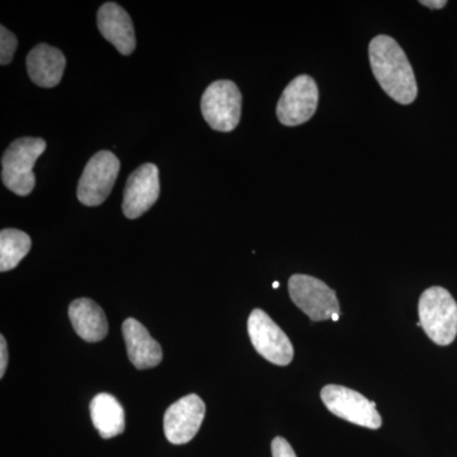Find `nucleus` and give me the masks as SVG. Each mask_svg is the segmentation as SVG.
Here are the masks:
<instances>
[{
    "mask_svg": "<svg viewBox=\"0 0 457 457\" xmlns=\"http://www.w3.org/2000/svg\"><path fill=\"white\" fill-rule=\"evenodd\" d=\"M248 333L255 351L273 365L287 366L294 359L290 338L266 312L254 309L248 319Z\"/></svg>",
    "mask_w": 457,
    "mask_h": 457,
    "instance_id": "nucleus-7",
    "label": "nucleus"
},
{
    "mask_svg": "<svg viewBox=\"0 0 457 457\" xmlns=\"http://www.w3.org/2000/svg\"><path fill=\"white\" fill-rule=\"evenodd\" d=\"M370 64L384 92L400 104L416 101L418 87L413 68L398 42L390 36H376L370 42Z\"/></svg>",
    "mask_w": 457,
    "mask_h": 457,
    "instance_id": "nucleus-1",
    "label": "nucleus"
},
{
    "mask_svg": "<svg viewBox=\"0 0 457 457\" xmlns=\"http://www.w3.org/2000/svg\"><path fill=\"white\" fill-rule=\"evenodd\" d=\"M288 293L295 305L312 321H323L341 314L336 291L319 278L294 275L288 279Z\"/></svg>",
    "mask_w": 457,
    "mask_h": 457,
    "instance_id": "nucleus-5",
    "label": "nucleus"
},
{
    "mask_svg": "<svg viewBox=\"0 0 457 457\" xmlns=\"http://www.w3.org/2000/svg\"><path fill=\"white\" fill-rule=\"evenodd\" d=\"M32 242L29 234L17 228H4L0 233V270L16 269L20 262L29 254Z\"/></svg>",
    "mask_w": 457,
    "mask_h": 457,
    "instance_id": "nucleus-17",
    "label": "nucleus"
},
{
    "mask_svg": "<svg viewBox=\"0 0 457 457\" xmlns=\"http://www.w3.org/2000/svg\"><path fill=\"white\" fill-rule=\"evenodd\" d=\"M420 4L431 9H442L447 4L446 0H422Z\"/></svg>",
    "mask_w": 457,
    "mask_h": 457,
    "instance_id": "nucleus-21",
    "label": "nucleus"
},
{
    "mask_svg": "<svg viewBox=\"0 0 457 457\" xmlns=\"http://www.w3.org/2000/svg\"><path fill=\"white\" fill-rule=\"evenodd\" d=\"M420 323L438 345H449L457 336V303L446 288L433 286L420 295Z\"/></svg>",
    "mask_w": 457,
    "mask_h": 457,
    "instance_id": "nucleus-2",
    "label": "nucleus"
},
{
    "mask_svg": "<svg viewBox=\"0 0 457 457\" xmlns=\"http://www.w3.org/2000/svg\"><path fill=\"white\" fill-rule=\"evenodd\" d=\"M161 194L159 170L155 164L140 165L126 183L122 210L128 219H137L152 209Z\"/></svg>",
    "mask_w": 457,
    "mask_h": 457,
    "instance_id": "nucleus-11",
    "label": "nucleus"
},
{
    "mask_svg": "<svg viewBox=\"0 0 457 457\" xmlns=\"http://www.w3.org/2000/svg\"><path fill=\"white\" fill-rule=\"evenodd\" d=\"M270 449L273 457H297L291 445L284 437H276Z\"/></svg>",
    "mask_w": 457,
    "mask_h": 457,
    "instance_id": "nucleus-19",
    "label": "nucleus"
},
{
    "mask_svg": "<svg viewBox=\"0 0 457 457\" xmlns=\"http://www.w3.org/2000/svg\"><path fill=\"white\" fill-rule=\"evenodd\" d=\"M99 32L122 55H130L137 47L134 25L128 12L117 3H106L97 14Z\"/></svg>",
    "mask_w": 457,
    "mask_h": 457,
    "instance_id": "nucleus-12",
    "label": "nucleus"
},
{
    "mask_svg": "<svg viewBox=\"0 0 457 457\" xmlns=\"http://www.w3.org/2000/svg\"><path fill=\"white\" fill-rule=\"evenodd\" d=\"M26 64L33 83L42 88H53L62 80L66 59L56 47L40 44L29 51Z\"/></svg>",
    "mask_w": 457,
    "mask_h": 457,
    "instance_id": "nucleus-14",
    "label": "nucleus"
},
{
    "mask_svg": "<svg viewBox=\"0 0 457 457\" xmlns=\"http://www.w3.org/2000/svg\"><path fill=\"white\" fill-rule=\"evenodd\" d=\"M69 318L77 335L86 342H101L108 335L106 314L93 300H74L69 306Z\"/></svg>",
    "mask_w": 457,
    "mask_h": 457,
    "instance_id": "nucleus-15",
    "label": "nucleus"
},
{
    "mask_svg": "<svg viewBox=\"0 0 457 457\" xmlns=\"http://www.w3.org/2000/svg\"><path fill=\"white\" fill-rule=\"evenodd\" d=\"M120 171V161L113 153L102 150L90 158L79 183L78 198L86 206H98L110 196Z\"/></svg>",
    "mask_w": 457,
    "mask_h": 457,
    "instance_id": "nucleus-8",
    "label": "nucleus"
},
{
    "mask_svg": "<svg viewBox=\"0 0 457 457\" xmlns=\"http://www.w3.org/2000/svg\"><path fill=\"white\" fill-rule=\"evenodd\" d=\"M8 366V347L4 336H0V378H4Z\"/></svg>",
    "mask_w": 457,
    "mask_h": 457,
    "instance_id": "nucleus-20",
    "label": "nucleus"
},
{
    "mask_svg": "<svg viewBox=\"0 0 457 457\" xmlns=\"http://www.w3.org/2000/svg\"><path fill=\"white\" fill-rule=\"evenodd\" d=\"M93 426L102 438H112L125 431V411L119 400L108 393H101L89 405Z\"/></svg>",
    "mask_w": 457,
    "mask_h": 457,
    "instance_id": "nucleus-16",
    "label": "nucleus"
},
{
    "mask_svg": "<svg viewBox=\"0 0 457 457\" xmlns=\"http://www.w3.org/2000/svg\"><path fill=\"white\" fill-rule=\"evenodd\" d=\"M320 398L330 413L347 422L370 429L383 426L375 403L354 390L341 385H327L321 389Z\"/></svg>",
    "mask_w": 457,
    "mask_h": 457,
    "instance_id": "nucleus-6",
    "label": "nucleus"
},
{
    "mask_svg": "<svg viewBox=\"0 0 457 457\" xmlns=\"http://www.w3.org/2000/svg\"><path fill=\"white\" fill-rule=\"evenodd\" d=\"M272 286H273V288H278L279 287V282L275 281V282H273Z\"/></svg>",
    "mask_w": 457,
    "mask_h": 457,
    "instance_id": "nucleus-22",
    "label": "nucleus"
},
{
    "mask_svg": "<svg viewBox=\"0 0 457 457\" xmlns=\"http://www.w3.org/2000/svg\"><path fill=\"white\" fill-rule=\"evenodd\" d=\"M17 38L4 26L0 27V64L8 65L17 50Z\"/></svg>",
    "mask_w": 457,
    "mask_h": 457,
    "instance_id": "nucleus-18",
    "label": "nucleus"
},
{
    "mask_svg": "<svg viewBox=\"0 0 457 457\" xmlns=\"http://www.w3.org/2000/svg\"><path fill=\"white\" fill-rule=\"evenodd\" d=\"M122 335L132 365L137 370L155 368L163 359L161 345L137 319L123 321Z\"/></svg>",
    "mask_w": 457,
    "mask_h": 457,
    "instance_id": "nucleus-13",
    "label": "nucleus"
},
{
    "mask_svg": "<svg viewBox=\"0 0 457 457\" xmlns=\"http://www.w3.org/2000/svg\"><path fill=\"white\" fill-rule=\"evenodd\" d=\"M206 405L196 394L177 400L165 411L164 433L173 445L188 444L203 425Z\"/></svg>",
    "mask_w": 457,
    "mask_h": 457,
    "instance_id": "nucleus-10",
    "label": "nucleus"
},
{
    "mask_svg": "<svg viewBox=\"0 0 457 457\" xmlns=\"http://www.w3.org/2000/svg\"><path fill=\"white\" fill-rule=\"evenodd\" d=\"M201 112L212 130L230 132L242 116V93L231 80H218L207 87L201 99Z\"/></svg>",
    "mask_w": 457,
    "mask_h": 457,
    "instance_id": "nucleus-4",
    "label": "nucleus"
},
{
    "mask_svg": "<svg viewBox=\"0 0 457 457\" xmlns=\"http://www.w3.org/2000/svg\"><path fill=\"white\" fill-rule=\"evenodd\" d=\"M45 150L46 141L40 137H21L13 141L2 158L3 185L18 196H29L36 185L33 167Z\"/></svg>",
    "mask_w": 457,
    "mask_h": 457,
    "instance_id": "nucleus-3",
    "label": "nucleus"
},
{
    "mask_svg": "<svg viewBox=\"0 0 457 457\" xmlns=\"http://www.w3.org/2000/svg\"><path fill=\"white\" fill-rule=\"evenodd\" d=\"M319 89L309 75H299L286 87L278 104V119L285 126L308 122L318 108Z\"/></svg>",
    "mask_w": 457,
    "mask_h": 457,
    "instance_id": "nucleus-9",
    "label": "nucleus"
}]
</instances>
